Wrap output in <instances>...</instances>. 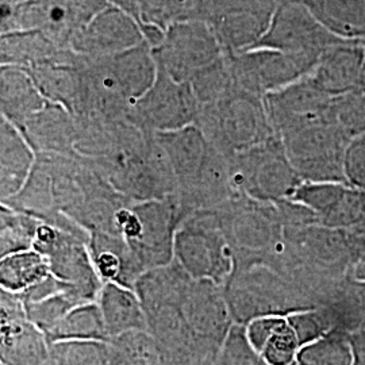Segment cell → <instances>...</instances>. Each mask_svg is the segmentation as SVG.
<instances>
[{
  "instance_id": "obj_39",
  "label": "cell",
  "mask_w": 365,
  "mask_h": 365,
  "mask_svg": "<svg viewBox=\"0 0 365 365\" xmlns=\"http://www.w3.org/2000/svg\"><path fill=\"white\" fill-rule=\"evenodd\" d=\"M25 0H0L1 6V16H6L9 14L13 13L14 10L21 6Z\"/></svg>"
},
{
  "instance_id": "obj_21",
  "label": "cell",
  "mask_w": 365,
  "mask_h": 365,
  "mask_svg": "<svg viewBox=\"0 0 365 365\" xmlns=\"http://www.w3.org/2000/svg\"><path fill=\"white\" fill-rule=\"evenodd\" d=\"M48 101L24 69L11 66H0L1 117L22 131L27 122Z\"/></svg>"
},
{
  "instance_id": "obj_11",
  "label": "cell",
  "mask_w": 365,
  "mask_h": 365,
  "mask_svg": "<svg viewBox=\"0 0 365 365\" xmlns=\"http://www.w3.org/2000/svg\"><path fill=\"white\" fill-rule=\"evenodd\" d=\"M226 58L235 87L261 98L307 76L318 64L304 57L268 48L230 53L226 54Z\"/></svg>"
},
{
  "instance_id": "obj_22",
  "label": "cell",
  "mask_w": 365,
  "mask_h": 365,
  "mask_svg": "<svg viewBox=\"0 0 365 365\" xmlns=\"http://www.w3.org/2000/svg\"><path fill=\"white\" fill-rule=\"evenodd\" d=\"M0 64L21 69L43 66L73 52L63 48L37 30H21L0 34Z\"/></svg>"
},
{
  "instance_id": "obj_3",
  "label": "cell",
  "mask_w": 365,
  "mask_h": 365,
  "mask_svg": "<svg viewBox=\"0 0 365 365\" xmlns=\"http://www.w3.org/2000/svg\"><path fill=\"white\" fill-rule=\"evenodd\" d=\"M225 287L233 321L244 327L259 317L288 315L317 307L289 277L265 264L235 271Z\"/></svg>"
},
{
  "instance_id": "obj_1",
  "label": "cell",
  "mask_w": 365,
  "mask_h": 365,
  "mask_svg": "<svg viewBox=\"0 0 365 365\" xmlns=\"http://www.w3.org/2000/svg\"><path fill=\"white\" fill-rule=\"evenodd\" d=\"M83 57V101L78 117L123 119L157 78L148 42L106 57Z\"/></svg>"
},
{
  "instance_id": "obj_28",
  "label": "cell",
  "mask_w": 365,
  "mask_h": 365,
  "mask_svg": "<svg viewBox=\"0 0 365 365\" xmlns=\"http://www.w3.org/2000/svg\"><path fill=\"white\" fill-rule=\"evenodd\" d=\"M1 288L24 294L52 276L49 261L36 249L1 257Z\"/></svg>"
},
{
  "instance_id": "obj_25",
  "label": "cell",
  "mask_w": 365,
  "mask_h": 365,
  "mask_svg": "<svg viewBox=\"0 0 365 365\" xmlns=\"http://www.w3.org/2000/svg\"><path fill=\"white\" fill-rule=\"evenodd\" d=\"M144 38L153 49L168 27L197 18L200 0H137Z\"/></svg>"
},
{
  "instance_id": "obj_10",
  "label": "cell",
  "mask_w": 365,
  "mask_h": 365,
  "mask_svg": "<svg viewBox=\"0 0 365 365\" xmlns=\"http://www.w3.org/2000/svg\"><path fill=\"white\" fill-rule=\"evenodd\" d=\"M199 105L188 83H180L157 68L152 87L131 106L126 119L149 134L195 125Z\"/></svg>"
},
{
  "instance_id": "obj_37",
  "label": "cell",
  "mask_w": 365,
  "mask_h": 365,
  "mask_svg": "<svg viewBox=\"0 0 365 365\" xmlns=\"http://www.w3.org/2000/svg\"><path fill=\"white\" fill-rule=\"evenodd\" d=\"M349 341L352 348V365H365V329L351 333Z\"/></svg>"
},
{
  "instance_id": "obj_30",
  "label": "cell",
  "mask_w": 365,
  "mask_h": 365,
  "mask_svg": "<svg viewBox=\"0 0 365 365\" xmlns=\"http://www.w3.org/2000/svg\"><path fill=\"white\" fill-rule=\"evenodd\" d=\"M0 222L1 257L33 249L41 220L7 205H1Z\"/></svg>"
},
{
  "instance_id": "obj_13",
  "label": "cell",
  "mask_w": 365,
  "mask_h": 365,
  "mask_svg": "<svg viewBox=\"0 0 365 365\" xmlns=\"http://www.w3.org/2000/svg\"><path fill=\"white\" fill-rule=\"evenodd\" d=\"M140 230L128 242L145 272L175 260V237L185 220L176 195L158 200L134 202Z\"/></svg>"
},
{
  "instance_id": "obj_33",
  "label": "cell",
  "mask_w": 365,
  "mask_h": 365,
  "mask_svg": "<svg viewBox=\"0 0 365 365\" xmlns=\"http://www.w3.org/2000/svg\"><path fill=\"white\" fill-rule=\"evenodd\" d=\"M42 365H107L106 342L90 339H66L51 345Z\"/></svg>"
},
{
  "instance_id": "obj_5",
  "label": "cell",
  "mask_w": 365,
  "mask_h": 365,
  "mask_svg": "<svg viewBox=\"0 0 365 365\" xmlns=\"http://www.w3.org/2000/svg\"><path fill=\"white\" fill-rule=\"evenodd\" d=\"M175 260L194 279H210L225 287L235 271V255L215 210L196 211L179 226Z\"/></svg>"
},
{
  "instance_id": "obj_14",
  "label": "cell",
  "mask_w": 365,
  "mask_h": 365,
  "mask_svg": "<svg viewBox=\"0 0 365 365\" xmlns=\"http://www.w3.org/2000/svg\"><path fill=\"white\" fill-rule=\"evenodd\" d=\"M337 96L321 88L310 73L264 98L268 117L277 137L337 119Z\"/></svg>"
},
{
  "instance_id": "obj_32",
  "label": "cell",
  "mask_w": 365,
  "mask_h": 365,
  "mask_svg": "<svg viewBox=\"0 0 365 365\" xmlns=\"http://www.w3.org/2000/svg\"><path fill=\"white\" fill-rule=\"evenodd\" d=\"M348 188L346 182H302L289 199L312 210L324 225L339 209Z\"/></svg>"
},
{
  "instance_id": "obj_16",
  "label": "cell",
  "mask_w": 365,
  "mask_h": 365,
  "mask_svg": "<svg viewBox=\"0 0 365 365\" xmlns=\"http://www.w3.org/2000/svg\"><path fill=\"white\" fill-rule=\"evenodd\" d=\"M143 42L146 41L141 27L108 1L73 38L71 48L80 56L95 58L126 52Z\"/></svg>"
},
{
  "instance_id": "obj_24",
  "label": "cell",
  "mask_w": 365,
  "mask_h": 365,
  "mask_svg": "<svg viewBox=\"0 0 365 365\" xmlns=\"http://www.w3.org/2000/svg\"><path fill=\"white\" fill-rule=\"evenodd\" d=\"M318 306L327 309L336 329L349 334L365 329V282L345 274L324 291Z\"/></svg>"
},
{
  "instance_id": "obj_20",
  "label": "cell",
  "mask_w": 365,
  "mask_h": 365,
  "mask_svg": "<svg viewBox=\"0 0 365 365\" xmlns=\"http://www.w3.org/2000/svg\"><path fill=\"white\" fill-rule=\"evenodd\" d=\"M37 153L25 134L0 117V197L16 195L26 184L36 165Z\"/></svg>"
},
{
  "instance_id": "obj_19",
  "label": "cell",
  "mask_w": 365,
  "mask_h": 365,
  "mask_svg": "<svg viewBox=\"0 0 365 365\" xmlns=\"http://www.w3.org/2000/svg\"><path fill=\"white\" fill-rule=\"evenodd\" d=\"M364 69V41L342 39L322 54L310 76L330 95L341 96L357 87Z\"/></svg>"
},
{
  "instance_id": "obj_7",
  "label": "cell",
  "mask_w": 365,
  "mask_h": 365,
  "mask_svg": "<svg viewBox=\"0 0 365 365\" xmlns=\"http://www.w3.org/2000/svg\"><path fill=\"white\" fill-rule=\"evenodd\" d=\"M107 4L108 0H25L1 16L0 31L37 30L57 45L71 48L73 38Z\"/></svg>"
},
{
  "instance_id": "obj_40",
  "label": "cell",
  "mask_w": 365,
  "mask_h": 365,
  "mask_svg": "<svg viewBox=\"0 0 365 365\" xmlns=\"http://www.w3.org/2000/svg\"><path fill=\"white\" fill-rule=\"evenodd\" d=\"M256 365H268L267 364V363H265V361H264V360H261L260 357H259V356H257V360H256ZM294 365H298L297 364V363H295V364Z\"/></svg>"
},
{
  "instance_id": "obj_38",
  "label": "cell",
  "mask_w": 365,
  "mask_h": 365,
  "mask_svg": "<svg viewBox=\"0 0 365 365\" xmlns=\"http://www.w3.org/2000/svg\"><path fill=\"white\" fill-rule=\"evenodd\" d=\"M349 274H352L354 279L365 282V253L357 260V262L353 265V268L351 269Z\"/></svg>"
},
{
  "instance_id": "obj_6",
  "label": "cell",
  "mask_w": 365,
  "mask_h": 365,
  "mask_svg": "<svg viewBox=\"0 0 365 365\" xmlns=\"http://www.w3.org/2000/svg\"><path fill=\"white\" fill-rule=\"evenodd\" d=\"M302 182H346L344 157L351 137L331 119L279 137Z\"/></svg>"
},
{
  "instance_id": "obj_36",
  "label": "cell",
  "mask_w": 365,
  "mask_h": 365,
  "mask_svg": "<svg viewBox=\"0 0 365 365\" xmlns=\"http://www.w3.org/2000/svg\"><path fill=\"white\" fill-rule=\"evenodd\" d=\"M344 173L346 184L365 190V133L351 138L344 157Z\"/></svg>"
},
{
  "instance_id": "obj_4",
  "label": "cell",
  "mask_w": 365,
  "mask_h": 365,
  "mask_svg": "<svg viewBox=\"0 0 365 365\" xmlns=\"http://www.w3.org/2000/svg\"><path fill=\"white\" fill-rule=\"evenodd\" d=\"M230 175L235 195L269 203L289 199L302 182L277 135L230 156Z\"/></svg>"
},
{
  "instance_id": "obj_34",
  "label": "cell",
  "mask_w": 365,
  "mask_h": 365,
  "mask_svg": "<svg viewBox=\"0 0 365 365\" xmlns=\"http://www.w3.org/2000/svg\"><path fill=\"white\" fill-rule=\"evenodd\" d=\"M300 348L299 339L287 315H282L257 356L268 365H294Z\"/></svg>"
},
{
  "instance_id": "obj_35",
  "label": "cell",
  "mask_w": 365,
  "mask_h": 365,
  "mask_svg": "<svg viewBox=\"0 0 365 365\" xmlns=\"http://www.w3.org/2000/svg\"><path fill=\"white\" fill-rule=\"evenodd\" d=\"M287 319L295 330L302 346L327 336L336 329L330 314L324 306L288 314Z\"/></svg>"
},
{
  "instance_id": "obj_12",
  "label": "cell",
  "mask_w": 365,
  "mask_h": 365,
  "mask_svg": "<svg viewBox=\"0 0 365 365\" xmlns=\"http://www.w3.org/2000/svg\"><path fill=\"white\" fill-rule=\"evenodd\" d=\"M309 7L300 1L277 6L271 25L255 48H268L319 63L322 54L339 41Z\"/></svg>"
},
{
  "instance_id": "obj_26",
  "label": "cell",
  "mask_w": 365,
  "mask_h": 365,
  "mask_svg": "<svg viewBox=\"0 0 365 365\" xmlns=\"http://www.w3.org/2000/svg\"><path fill=\"white\" fill-rule=\"evenodd\" d=\"M303 3L339 38L365 39V0H303Z\"/></svg>"
},
{
  "instance_id": "obj_31",
  "label": "cell",
  "mask_w": 365,
  "mask_h": 365,
  "mask_svg": "<svg viewBox=\"0 0 365 365\" xmlns=\"http://www.w3.org/2000/svg\"><path fill=\"white\" fill-rule=\"evenodd\" d=\"M352 348L349 333L334 329L321 337L300 348L298 365H352Z\"/></svg>"
},
{
  "instance_id": "obj_27",
  "label": "cell",
  "mask_w": 365,
  "mask_h": 365,
  "mask_svg": "<svg viewBox=\"0 0 365 365\" xmlns=\"http://www.w3.org/2000/svg\"><path fill=\"white\" fill-rule=\"evenodd\" d=\"M49 344L66 339H90L107 342L110 336L106 329L105 319L96 302L75 306L45 333Z\"/></svg>"
},
{
  "instance_id": "obj_2",
  "label": "cell",
  "mask_w": 365,
  "mask_h": 365,
  "mask_svg": "<svg viewBox=\"0 0 365 365\" xmlns=\"http://www.w3.org/2000/svg\"><path fill=\"white\" fill-rule=\"evenodd\" d=\"M195 125L212 148L229 157L276 135L264 98L235 86L220 99L199 106Z\"/></svg>"
},
{
  "instance_id": "obj_18",
  "label": "cell",
  "mask_w": 365,
  "mask_h": 365,
  "mask_svg": "<svg viewBox=\"0 0 365 365\" xmlns=\"http://www.w3.org/2000/svg\"><path fill=\"white\" fill-rule=\"evenodd\" d=\"M178 182V192L194 185L209 160L211 145L196 125L156 134Z\"/></svg>"
},
{
  "instance_id": "obj_41",
  "label": "cell",
  "mask_w": 365,
  "mask_h": 365,
  "mask_svg": "<svg viewBox=\"0 0 365 365\" xmlns=\"http://www.w3.org/2000/svg\"><path fill=\"white\" fill-rule=\"evenodd\" d=\"M363 41H364V43H365V39H363Z\"/></svg>"
},
{
  "instance_id": "obj_15",
  "label": "cell",
  "mask_w": 365,
  "mask_h": 365,
  "mask_svg": "<svg viewBox=\"0 0 365 365\" xmlns=\"http://www.w3.org/2000/svg\"><path fill=\"white\" fill-rule=\"evenodd\" d=\"M51 344L27 315L25 300L1 288V364L42 365Z\"/></svg>"
},
{
  "instance_id": "obj_9",
  "label": "cell",
  "mask_w": 365,
  "mask_h": 365,
  "mask_svg": "<svg viewBox=\"0 0 365 365\" xmlns=\"http://www.w3.org/2000/svg\"><path fill=\"white\" fill-rule=\"evenodd\" d=\"M152 51L157 68L180 83H191L225 57L212 30L197 19L168 27L161 42Z\"/></svg>"
},
{
  "instance_id": "obj_17",
  "label": "cell",
  "mask_w": 365,
  "mask_h": 365,
  "mask_svg": "<svg viewBox=\"0 0 365 365\" xmlns=\"http://www.w3.org/2000/svg\"><path fill=\"white\" fill-rule=\"evenodd\" d=\"M22 133L37 155L78 157V118L63 106L48 102Z\"/></svg>"
},
{
  "instance_id": "obj_23",
  "label": "cell",
  "mask_w": 365,
  "mask_h": 365,
  "mask_svg": "<svg viewBox=\"0 0 365 365\" xmlns=\"http://www.w3.org/2000/svg\"><path fill=\"white\" fill-rule=\"evenodd\" d=\"M96 303L101 307L110 339L128 331L148 330L144 307L135 289L107 282Z\"/></svg>"
},
{
  "instance_id": "obj_29",
  "label": "cell",
  "mask_w": 365,
  "mask_h": 365,
  "mask_svg": "<svg viewBox=\"0 0 365 365\" xmlns=\"http://www.w3.org/2000/svg\"><path fill=\"white\" fill-rule=\"evenodd\" d=\"M107 365H165L153 336L148 330L128 331L106 342Z\"/></svg>"
},
{
  "instance_id": "obj_8",
  "label": "cell",
  "mask_w": 365,
  "mask_h": 365,
  "mask_svg": "<svg viewBox=\"0 0 365 365\" xmlns=\"http://www.w3.org/2000/svg\"><path fill=\"white\" fill-rule=\"evenodd\" d=\"M277 0H200L197 21L212 30L226 54L255 48L267 33Z\"/></svg>"
}]
</instances>
